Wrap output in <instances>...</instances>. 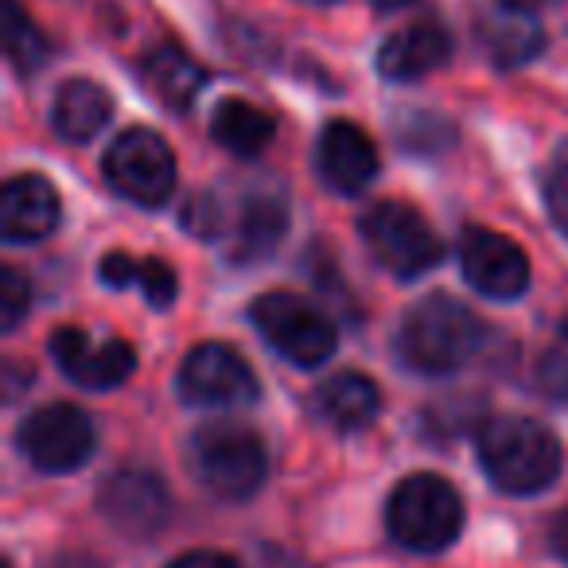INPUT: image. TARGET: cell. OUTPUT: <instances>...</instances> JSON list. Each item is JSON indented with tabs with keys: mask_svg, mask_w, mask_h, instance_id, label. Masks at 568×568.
I'll list each match as a JSON object with an SVG mask.
<instances>
[{
	"mask_svg": "<svg viewBox=\"0 0 568 568\" xmlns=\"http://www.w3.org/2000/svg\"><path fill=\"white\" fill-rule=\"evenodd\" d=\"M479 464L506 495H537L552 487L565 456L545 425L518 413H503L479 428Z\"/></svg>",
	"mask_w": 568,
	"mask_h": 568,
	"instance_id": "1",
	"label": "cell"
},
{
	"mask_svg": "<svg viewBox=\"0 0 568 568\" xmlns=\"http://www.w3.org/2000/svg\"><path fill=\"white\" fill-rule=\"evenodd\" d=\"M483 320L456 296H428L405 312L397 327V355L417 374H452L475 358Z\"/></svg>",
	"mask_w": 568,
	"mask_h": 568,
	"instance_id": "2",
	"label": "cell"
},
{
	"mask_svg": "<svg viewBox=\"0 0 568 568\" xmlns=\"http://www.w3.org/2000/svg\"><path fill=\"white\" fill-rule=\"evenodd\" d=\"M389 534L413 552H440L464 529V498L444 475L417 471L389 495Z\"/></svg>",
	"mask_w": 568,
	"mask_h": 568,
	"instance_id": "3",
	"label": "cell"
},
{
	"mask_svg": "<svg viewBox=\"0 0 568 568\" xmlns=\"http://www.w3.org/2000/svg\"><path fill=\"white\" fill-rule=\"evenodd\" d=\"M191 471L222 503H245L257 495L268 471L265 444L245 425H206L191 436Z\"/></svg>",
	"mask_w": 568,
	"mask_h": 568,
	"instance_id": "4",
	"label": "cell"
},
{
	"mask_svg": "<svg viewBox=\"0 0 568 568\" xmlns=\"http://www.w3.org/2000/svg\"><path fill=\"white\" fill-rule=\"evenodd\" d=\"M363 242L366 250L378 257L382 268H389L402 281L428 273L436 261L444 257V245L436 237V230L428 226V219L409 203L397 199H382L363 214Z\"/></svg>",
	"mask_w": 568,
	"mask_h": 568,
	"instance_id": "5",
	"label": "cell"
},
{
	"mask_svg": "<svg viewBox=\"0 0 568 568\" xmlns=\"http://www.w3.org/2000/svg\"><path fill=\"white\" fill-rule=\"evenodd\" d=\"M261 339L296 366H320L335 355V327L320 308L293 293H265L250 308Z\"/></svg>",
	"mask_w": 568,
	"mask_h": 568,
	"instance_id": "6",
	"label": "cell"
},
{
	"mask_svg": "<svg viewBox=\"0 0 568 568\" xmlns=\"http://www.w3.org/2000/svg\"><path fill=\"white\" fill-rule=\"evenodd\" d=\"M113 191L141 206H160L175 187V156L168 141L152 129H129L110 144L102 160Z\"/></svg>",
	"mask_w": 568,
	"mask_h": 568,
	"instance_id": "7",
	"label": "cell"
},
{
	"mask_svg": "<svg viewBox=\"0 0 568 568\" xmlns=\"http://www.w3.org/2000/svg\"><path fill=\"white\" fill-rule=\"evenodd\" d=\"M94 420L79 405H43L32 417H24L17 444L32 467L48 475L74 471L94 456Z\"/></svg>",
	"mask_w": 568,
	"mask_h": 568,
	"instance_id": "8",
	"label": "cell"
},
{
	"mask_svg": "<svg viewBox=\"0 0 568 568\" xmlns=\"http://www.w3.org/2000/svg\"><path fill=\"white\" fill-rule=\"evenodd\" d=\"M98 510L129 541H149L172 518V495H168L164 479L156 471H149V467H125V471H113L102 483Z\"/></svg>",
	"mask_w": 568,
	"mask_h": 568,
	"instance_id": "9",
	"label": "cell"
},
{
	"mask_svg": "<svg viewBox=\"0 0 568 568\" xmlns=\"http://www.w3.org/2000/svg\"><path fill=\"white\" fill-rule=\"evenodd\" d=\"M180 397L203 409H237L257 402V378L234 347L203 343L180 366Z\"/></svg>",
	"mask_w": 568,
	"mask_h": 568,
	"instance_id": "10",
	"label": "cell"
},
{
	"mask_svg": "<svg viewBox=\"0 0 568 568\" xmlns=\"http://www.w3.org/2000/svg\"><path fill=\"white\" fill-rule=\"evenodd\" d=\"M459 268L475 293L495 296V301H518L529 288V257L518 250V242L495 230H467L459 242Z\"/></svg>",
	"mask_w": 568,
	"mask_h": 568,
	"instance_id": "11",
	"label": "cell"
},
{
	"mask_svg": "<svg viewBox=\"0 0 568 568\" xmlns=\"http://www.w3.org/2000/svg\"><path fill=\"white\" fill-rule=\"evenodd\" d=\"M51 355L59 371L82 389H113L136 371V351L125 339H102L94 343L79 327H59L51 335Z\"/></svg>",
	"mask_w": 568,
	"mask_h": 568,
	"instance_id": "12",
	"label": "cell"
},
{
	"mask_svg": "<svg viewBox=\"0 0 568 568\" xmlns=\"http://www.w3.org/2000/svg\"><path fill=\"white\" fill-rule=\"evenodd\" d=\"M316 168L324 183L339 195H363L378 175V149L374 141L351 121H332L320 133Z\"/></svg>",
	"mask_w": 568,
	"mask_h": 568,
	"instance_id": "13",
	"label": "cell"
},
{
	"mask_svg": "<svg viewBox=\"0 0 568 568\" xmlns=\"http://www.w3.org/2000/svg\"><path fill=\"white\" fill-rule=\"evenodd\" d=\"M59 226V195L43 175H17L0 195V230L9 242H40Z\"/></svg>",
	"mask_w": 568,
	"mask_h": 568,
	"instance_id": "14",
	"label": "cell"
},
{
	"mask_svg": "<svg viewBox=\"0 0 568 568\" xmlns=\"http://www.w3.org/2000/svg\"><path fill=\"white\" fill-rule=\"evenodd\" d=\"M452 59V36L440 24H413L389 36L378 51V71L389 82H417Z\"/></svg>",
	"mask_w": 568,
	"mask_h": 568,
	"instance_id": "15",
	"label": "cell"
},
{
	"mask_svg": "<svg viewBox=\"0 0 568 568\" xmlns=\"http://www.w3.org/2000/svg\"><path fill=\"white\" fill-rule=\"evenodd\" d=\"M284 230H288V206L281 195H250L237 211L234 226L226 237V257L237 265H253L265 261L268 253L281 245Z\"/></svg>",
	"mask_w": 568,
	"mask_h": 568,
	"instance_id": "16",
	"label": "cell"
},
{
	"mask_svg": "<svg viewBox=\"0 0 568 568\" xmlns=\"http://www.w3.org/2000/svg\"><path fill=\"white\" fill-rule=\"evenodd\" d=\"M382 409V389L374 378L358 371H343L335 378H327L316 394V413L339 433H355L366 428Z\"/></svg>",
	"mask_w": 568,
	"mask_h": 568,
	"instance_id": "17",
	"label": "cell"
},
{
	"mask_svg": "<svg viewBox=\"0 0 568 568\" xmlns=\"http://www.w3.org/2000/svg\"><path fill=\"white\" fill-rule=\"evenodd\" d=\"M113 113V102L98 82L90 79H71L59 87L55 94V110H51V121H55V133L71 144H87L94 141L105 129Z\"/></svg>",
	"mask_w": 568,
	"mask_h": 568,
	"instance_id": "18",
	"label": "cell"
},
{
	"mask_svg": "<svg viewBox=\"0 0 568 568\" xmlns=\"http://www.w3.org/2000/svg\"><path fill=\"white\" fill-rule=\"evenodd\" d=\"M141 79L164 105H172V110H187V105L195 102L199 90H203L206 74H203V67L187 55V51H180L175 43H164V48H156V51L144 55Z\"/></svg>",
	"mask_w": 568,
	"mask_h": 568,
	"instance_id": "19",
	"label": "cell"
},
{
	"mask_svg": "<svg viewBox=\"0 0 568 568\" xmlns=\"http://www.w3.org/2000/svg\"><path fill=\"white\" fill-rule=\"evenodd\" d=\"M98 276H102V284H110V288H129V284H136L152 308H172L175 293H180V281H175L172 265H168V261H160V257L105 253Z\"/></svg>",
	"mask_w": 568,
	"mask_h": 568,
	"instance_id": "20",
	"label": "cell"
},
{
	"mask_svg": "<svg viewBox=\"0 0 568 568\" xmlns=\"http://www.w3.org/2000/svg\"><path fill=\"white\" fill-rule=\"evenodd\" d=\"M273 118H268L265 110H257V105L242 102V98H226V102H219V110H214L211 118V136L222 144L226 152H234V156H261V152L273 144Z\"/></svg>",
	"mask_w": 568,
	"mask_h": 568,
	"instance_id": "21",
	"label": "cell"
},
{
	"mask_svg": "<svg viewBox=\"0 0 568 568\" xmlns=\"http://www.w3.org/2000/svg\"><path fill=\"white\" fill-rule=\"evenodd\" d=\"M545 36L541 28L529 20V12H518V9H506L498 17H487L483 20V48L487 55L495 59L498 67H521L541 51Z\"/></svg>",
	"mask_w": 568,
	"mask_h": 568,
	"instance_id": "22",
	"label": "cell"
},
{
	"mask_svg": "<svg viewBox=\"0 0 568 568\" xmlns=\"http://www.w3.org/2000/svg\"><path fill=\"white\" fill-rule=\"evenodd\" d=\"M4 48H9V59L20 74H32L36 67H43V59H48V40H43L40 28L20 12L17 0L4 4Z\"/></svg>",
	"mask_w": 568,
	"mask_h": 568,
	"instance_id": "23",
	"label": "cell"
},
{
	"mask_svg": "<svg viewBox=\"0 0 568 568\" xmlns=\"http://www.w3.org/2000/svg\"><path fill=\"white\" fill-rule=\"evenodd\" d=\"M28 308H32V284H28V276L20 268L9 265L0 273V324L12 332Z\"/></svg>",
	"mask_w": 568,
	"mask_h": 568,
	"instance_id": "24",
	"label": "cell"
},
{
	"mask_svg": "<svg viewBox=\"0 0 568 568\" xmlns=\"http://www.w3.org/2000/svg\"><path fill=\"white\" fill-rule=\"evenodd\" d=\"M545 199H549V214L560 226V234L568 237V149L557 152L549 175H545Z\"/></svg>",
	"mask_w": 568,
	"mask_h": 568,
	"instance_id": "25",
	"label": "cell"
},
{
	"mask_svg": "<svg viewBox=\"0 0 568 568\" xmlns=\"http://www.w3.org/2000/svg\"><path fill=\"white\" fill-rule=\"evenodd\" d=\"M183 226L199 237H222L226 234V230H222V211L211 195H195L187 206H183Z\"/></svg>",
	"mask_w": 568,
	"mask_h": 568,
	"instance_id": "26",
	"label": "cell"
},
{
	"mask_svg": "<svg viewBox=\"0 0 568 568\" xmlns=\"http://www.w3.org/2000/svg\"><path fill=\"white\" fill-rule=\"evenodd\" d=\"M168 568H242L234 557H226V552H214V549H195V552H183V557H175Z\"/></svg>",
	"mask_w": 568,
	"mask_h": 568,
	"instance_id": "27",
	"label": "cell"
},
{
	"mask_svg": "<svg viewBox=\"0 0 568 568\" xmlns=\"http://www.w3.org/2000/svg\"><path fill=\"white\" fill-rule=\"evenodd\" d=\"M549 549L557 552L560 560H568V506L557 514V521L549 526Z\"/></svg>",
	"mask_w": 568,
	"mask_h": 568,
	"instance_id": "28",
	"label": "cell"
},
{
	"mask_svg": "<svg viewBox=\"0 0 568 568\" xmlns=\"http://www.w3.org/2000/svg\"><path fill=\"white\" fill-rule=\"evenodd\" d=\"M51 568H98V560L82 557V552H71V557L55 560V565H51Z\"/></svg>",
	"mask_w": 568,
	"mask_h": 568,
	"instance_id": "29",
	"label": "cell"
},
{
	"mask_svg": "<svg viewBox=\"0 0 568 568\" xmlns=\"http://www.w3.org/2000/svg\"><path fill=\"white\" fill-rule=\"evenodd\" d=\"M498 4H506V9H518V12H534V9H541L545 0H498Z\"/></svg>",
	"mask_w": 568,
	"mask_h": 568,
	"instance_id": "30",
	"label": "cell"
},
{
	"mask_svg": "<svg viewBox=\"0 0 568 568\" xmlns=\"http://www.w3.org/2000/svg\"><path fill=\"white\" fill-rule=\"evenodd\" d=\"M378 9H402V4H409V0H374Z\"/></svg>",
	"mask_w": 568,
	"mask_h": 568,
	"instance_id": "31",
	"label": "cell"
}]
</instances>
